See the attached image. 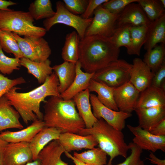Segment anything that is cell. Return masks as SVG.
<instances>
[{"label":"cell","mask_w":165,"mask_h":165,"mask_svg":"<svg viewBox=\"0 0 165 165\" xmlns=\"http://www.w3.org/2000/svg\"><path fill=\"white\" fill-rule=\"evenodd\" d=\"M58 77L54 72L41 86L25 93L17 92L20 88L14 87L5 95L17 111L23 121L28 125L30 121L43 119V114L40 109L42 102L48 96L60 97Z\"/></svg>","instance_id":"obj_1"},{"label":"cell","mask_w":165,"mask_h":165,"mask_svg":"<svg viewBox=\"0 0 165 165\" xmlns=\"http://www.w3.org/2000/svg\"><path fill=\"white\" fill-rule=\"evenodd\" d=\"M120 51L110 37L85 36L80 41L79 61L86 72L94 73L118 59Z\"/></svg>","instance_id":"obj_2"},{"label":"cell","mask_w":165,"mask_h":165,"mask_svg":"<svg viewBox=\"0 0 165 165\" xmlns=\"http://www.w3.org/2000/svg\"><path fill=\"white\" fill-rule=\"evenodd\" d=\"M44 103L42 120L45 127L56 128L61 133L78 134L85 128L72 99L64 100L61 97L53 96Z\"/></svg>","instance_id":"obj_3"},{"label":"cell","mask_w":165,"mask_h":165,"mask_svg":"<svg viewBox=\"0 0 165 165\" xmlns=\"http://www.w3.org/2000/svg\"><path fill=\"white\" fill-rule=\"evenodd\" d=\"M78 134L90 135L94 138L99 147L109 156L108 165H111L113 160L117 156L125 158L127 157L129 146L122 131L114 128L102 118L98 119L91 127L81 129Z\"/></svg>","instance_id":"obj_4"},{"label":"cell","mask_w":165,"mask_h":165,"mask_svg":"<svg viewBox=\"0 0 165 165\" xmlns=\"http://www.w3.org/2000/svg\"><path fill=\"white\" fill-rule=\"evenodd\" d=\"M34 20L28 12L9 9L0 10V30L19 36L43 37L46 33L44 28L34 25Z\"/></svg>","instance_id":"obj_5"},{"label":"cell","mask_w":165,"mask_h":165,"mask_svg":"<svg viewBox=\"0 0 165 165\" xmlns=\"http://www.w3.org/2000/svg\"><path fill=\"white\" fill-rule=\"evenodd\" d=\"M132 67V64L125 60L118 59L95 72L92 79L117 88L129 82Z\"/></svg>","instance_id":"obj_6"},{"label":"cell","mask_w":165,"mask_h":165,"mask_svg":"<svg viewBox=\"0 0 165 165\" xmlns=\"http://www.w3.org/2000/svg\"><path fill=\"white\" fill-rule=\"evenodd\" d=\"M56 9L55 15L43 21L44 28L46 31H49L56 24H63L74 28L80 39H83L87 28L92 21L93 17L85 19L81 16L72 13L66 9L63 2L61 1L56 2Z\"/></svg>","instance_id":"obj_7"},{"label":"cell","mask_w":165,"mask_h":165,"mask_svg":"<svg viewBox=\"0 0 165 165\" xmlns=\"http://www.w3.org/2000/svg\"><path fill=\"white\" fill-rule=\"evenodd\" d=\"M24 57L33 61L40 62L47 59L51 53L47 42L43 37L24 36L13 33Z\"/></svg>","instance_id":"obj_8"},{"label":"cell","mask_w":165,"mask_h":165,"mask_svg":"<svg viewBox=\"0 0 165 165\" xmlns=\"http://www.w3.org/2000/svg\"><path fill=\"white\" fill-rule=\"evenodd\" d=\"M92 21L87 28L85 36L98 35L111 37L116 29L119 14L112 13L101 5L94 12Z\"/></svg>","instance_id":"obj_9"},{"label":"cell","mask_w":165,"mask_h":165,"mask_svg":"<svg viewBox=\"0 0 165 165\" xmlns=\"http://www.w3.org/2000/svg\"><path fill=\"white\" fill-rule=\"evenodd\" d=\"M90 99L93 114L97 119H103L117 130L122 131L124 129L126 120L132 116L131 113L115 111L107 107L100 102L94 94H90Z\"/></svg>","instance_id":"obj_10"},{"label":"cell","mask_w":165,"mask_h":165,"mask_svg":"<svg viewBox=\"0 0 165 165\" xmlns=\"http://www.w3.org/2000/svg\"><path fill=\"white\" fill-rule=\"evenodd\" d=\"M129 130L134 135L133 143L142 150L154 152L158 150L165 152V136H157L138 126L127 125Z\"/></svg>","instance_id":"obj_11"},{"label":"cell","mask_w":165,"mask_h":165,"mask_svg":"<svg viewBox=\"0 0 165 165\" xmlns=\"http://www.w3.org/2000/svg\"><path fill=\"white\" fill-rule=\"evenodd\" d=\"M33 161L29 143H8L3 154L4 165H24Z\"/></svg>","instance_id":"obj_12"},{"label":"cell","mask_w":165,"mask_h":165,"mask_svg":"<svg viewBox=\"0 0 165 165\" xmlns=\"http://www.w3.org/2000/svg\"><path fill=\"white\" fill-rule=\"evenodd\" d=\"M140 94L130 81L114 88V99L119 111L131 113L135 108Z\"/></svg>","instance_id":"obj_13"},{"label":"cell","mask_w":165,"mask_h":165,"mask_svg":"<svg viewBox=\"0 0 165 165\" xmlns=\"http://www.w3.org/2000/svg\"><path fill=\"white\" fill-rule=\"evenodd\" d=\"M154 75L142 59L139 58L134 59L129 81L140 93L151 86Z\"/></svg>","instance_id":"obj_14"},{"label":"cell","mask_w":165,"mask_h":165,"mask_svg":"<svg viewBox=\"0 0 165 165\" xmlns=\"http://www.w3.org/2000/svg\"><path fill=\"white\" fill-rule=\"evenodd\" d=\"M150 22L140 5L138 3L133 2L127 6L119 14L116 27L126 24L148 26Z\"/></svg>","instance_id":"obj_15"},{"label":"cell","mask_w":165,"mask_h":165,"mask_svg":"<svg viewBox=\"0 0 165 165\" xmlns=\"http://www.w3.org/2000/svg\"><path fill=\"white\" fill-rule=\"evenodd\" d=\"M65 151L69 152L82 149H91L98 143L91 135L82 136L71 133H61L57 140Z\"/></svg>","instance_id":"obj_16"},{"label":"cell","mask_w":165,"mask_h":165,"mask_svg":"<svg viewBox=\"0 0 165 165\" xmlns=\"http://www.w3.org/2000/svg\"><path fill=\"white\" fill-rule=\"evenodd\" d=\"M44 127L42 120L37 119L27 127L20 130L2 131L0 133V138L8 143L23 142L30 143Z\"/></svg>","instance_id":"obj_17"},{"label":"cell","mask_w":165,"mask_h":165,"mask_svg":"<svg viewBox=\"0 0 165 165\" xmlns=\"http://www.w3.org/2000/svg\"><path fill=\"white\" fill-rule=\"evenodd\" d=\"M20 116L4 95L0 99V132L10 128L22 129Z\"/></svg>","instance_id":"obj_18"},{"label":"cell","mask_w":165,"mask_h":165,"mask_svg":"<svg viewBox=\"0 0 165 165\" xmlns=\"http://www.w3.org/2000/svg\"><path fill=\"white\" fill-rule=\"evenodd\" d=\"M134 111L138 117V126L148 131L165 118V107L137 108Z\"/></svg>","instance_id":"obj_19"},{"label":"cell","mask_w":165,"mask_h":165,"mask_svg":"<svg viewBox=\"0 0 165 165\" xmlns=\"http://www.w3.org/2000/svg\"><path fill=\"white\" fill-rule=\"evenodd\" d=\"M81 64L78 61L75 64L76 75L72 83L60 97L64 100L72 99L77 94L88 89L90 80L94 73L84 72L81 69Z\"/></svg>","instance_id":"obj_20"},{"label":"cell","mask_w":165,"mask_h":165,"mask_svg":"<svg viewBox=\"0 0 165 165\" xmlns=\"http://www.w3.org/2000/svg\"><path fill=\"white\" fill-rule=\"evenodd\" d=\"M61 133L59 130L53 127H44L41 130L29 143L33 161L38 159L39 153L48 143L58 140Z\"/></svg>","instance_id":"obj_21"},{"label":"cell","mask_w":165,"mask_h":165,"mask_svg":"<svg viewBox=\"0 0 165 165\" xmlns=\"http://www.w3.org/2000/svg\"><path fill=\"white\" fill-rule=\"evenodd\" d=\"M157 106L165 107V90L151 86L140 93L135 109Z\"/></svg>","instance_id":"obj_22"},{"label":"cell","mask_w":165,"mask_h":165,"mask_svg":"<svg viewBox=\"0 0 165 165\" xmlns=\"http://www.w3.org/2000/svg\"><path fill=\"white\" fill-rule=\"evenodd\" d=\"M90 92L89 89H86L77 94L72 99L85 123V128H87L91 127L97 120L92 111Z\"/></svg>","instance_id":"obj_23"},{"label":"cell","mask_w":165,"mask_h":165,"mask_svg":"<svg viewBox=\"0 0 165 165\" xmlns=\"http://www.w3.org/2000/svg\"><path fill=\"white\" fill-rule=\"evenodd\" d=\"M159 43L165 44V14L151 22L148 26L144 49L149 51Z\"/></svg>","instance_id":"obj_24"},{"label":"cell","mask_w":165,"mask_h":165,"mask_svg":"<svg viewBox=\"0 0 165 165\" xmlns=\"http://www.w3.org/2000/svg\"><path fill=\"white\" fill-rule=\"evenodd\" d=\"M65 151L57 140L48 143L39 153L40 165H68L61 159Z\"/></svg>","instance_id":"obj_25"},{"label":"cell","mask_w":165,"mask_h":165,"mask_svg":"<svg viewBox=\"0 0 165 165\" xmlns=\"http://www.w3.org/2000/svg\"><path fill=\"white\" fill-rule=\"evenodd\" d=\"M20 60V65L26 68L28 73L33 75L40 84L43 83L53 73V68L50 66L51 62L49 59L37 62L23 57Z\"/></svg>","instance_id":"obj_26"},{"label":"cell","mask_w":165,"mask_h":165,"mask_svg":"<svg viewBox=\"0 0 165 165\" xmlns=\"http://www.w3.org/2000/svg\"><path fill=\"white\" fill-rule=\"evenodd\" d=\"M59 82L58 90L61 94L66 90L74 81L76 75L75 64L64 61L52 67Z\"/></svg>","instance_id":"obj_27"},{"label":"cell","mask_w":165,"mask_h":165,"mask_svg":"<svg viewBox=\"0 0 165 165\" xmlns=\"http://www.w3.org/2000/svg\"><path fill=\"white\" fill-rule=\"evenodd\" d=\"M114 88L92 79L88 88L90 92H95L100 102L107 107L113 110H119L115 103L113 94Z\"/></svg>","instance_id":"obj_28"},{"label":"cell","mask_w":165,"mask_h":165,"mask_svg":"<svg viewBox=\"0 0 165 165\" xmlns=\"http://www.w3.org/2000/svg\"><path fill=\"white\" fill-rule=\"evenodd\" d=\"M80 38L76 31L67 34L66 36L61 57L64 61L76 64L79 61Z\"/></svg>","instance_id":"obj_29"},{"label":"cell","mask_w":165,"mask_h":165,"mask_svg":"<svg viewBox=\"0 0 165 165\" xmlns=\"http://www.w3.org/2000/svg\"><path fill=\"white\" fill-rule=\"evenodd\" d=\"M147 30L146 26L130 27V44L127 48L128 54L140 56L141 48L145 41Z\"/></svg>","instance_id":"obj_30"},{"label":"cell","mask_w":165,"mask_h":165,"mask_svg":"<svg viewBox=\"0 0 165 165\" xmlns=\"http://www.w3.org/2000/svg\"><path fill=\"white\" fill-rule=\"evenodd\" d=\"M107 154L99 147L94 148L79 153L74 152L73 156L81 162L90 165H106Z\"/></svg>","instance_id":"obj_31"},{"label":"cell","mask_w":165,"mask_h":165,"mask_svg":"<svg viewBox=\"0 0 165 165\" xmlns=\"http://www.w3.org/2000/svg\"><path fill=\"white\" fill-rule=\"evenodd\" d=\"M165 44L160 43L146 51L142 60L154 73L165 61Z\"/></svg>","instance_id":"obj_32"},{"label":"cell","mask_w":165,"mask_h":165,"mask_svg":"<svg viewBox=\"0 0 165 165\" xmlns=\"http://www.w3.org/2000/svg\"><path fill=\"white\" fill-rule=\"evenodd\" d=\"M28 9L31 15L36 20L50 18L55 13L50 0H35L30 4Z\"/></svg>","instance_id":"obj_33"},{"label":"cell","mask_w":165,"mask_h":165,"mask_svg":"<svg viewBox=\"0 0 165 165\" xmlns=\"http://www.w3.org/2000/svg\"><path fill=\"white\" fill-rule=\"evenodd\" d=\"M0 45L2 50L12 53L15 58L20 59L24 57L13 32L0 30Z\"/></svg>","instance_id":"obj_34"},{"label":"cell","mask_w":165,"mask_h":165,"mask_svg":"<svg viewBox=\"0 0 165 165\" xmlns=\"http://www.w3.org/2000/svg\"><path fill=\"white\" fill-rule=\"evenodd\" d=\"M137 2L141 6L150 22L165 14V8L160 0H138Z\"/></svg>","instance_id":"obj_35"},{"label":"cell","mask_w":165,"mask_h":165,"mask_svg":"<svg viewBox=\"0 0 165 165\" xmlns=\"http://www.w3.org/2000/svg\"><path fill=\"white\" fill-rule=\"evenodd\" d=\"M130 24L125 25L116 29L112 36L110 38L113 43L118 48L125 46L127 48L130 41Z\"/></svg>","instance_id":"obj_36"},{"label":"cell","mask_w":165,"mask_h":165,"mask_svg":"<svg viewBox=\"0 0 165 165\" xmlns=\"http://www.w3.org/2000/svg\"><path fill=\"white\" fill-rule=\"evenodd\" d=\"M20 59L10 58L4 54L0 45V71L2 73L10 75L15 70H19L20 66Z\"/></svg>","instance_id":"obj_37"},{"label":"cell","mask_w":165,"mask_h":165,"mask_svg":"<svg viewBox=\"0 0 165 165\" xmlns=\"http://www.w3.org/2000/svg\"><path fill=\"white\" fill-rule=\"evenodd\" d=\"M128 145L130 150V155L123 162L117 165H145L144 161L141 159L143 150L133 142Z\"/></svg>","instance_id":"obj_38"},{"label":"cell","mask_w":165,"mask_h":165,"mask_svg":"<svg viewBox=\"0 0 165 165\" xmlns=\"http://www.w3.org/2000/svg\"><path fill=\"white\" fill-rule=\"evenodd\" d=\"M138 0H108L101 6L110 12L119 14L129 4L137 2Z\"/></svg>","instance_id":"obj_39"},{"label":"cell","mask_w":165,"mask_h":165,"mask_svg":"<svg viewBox=\"0 0 165 165\" xmlns=\"http://www.w3.org/2000/svg\"><path fill=\"white\" fill-rule=\"evenodd\" d=\"M26 82L22 77L10 79L0 73V99L12 88Z\"/></svg>","instance_id":"obj_40"},{"label":"cell","mask_w":165,"mask_h":165,"mask_svg":"<svg viewBox=\"0 0 165 165\" xmlns=\"http://www.w3.org/2000/svg\"><path fill=\"white\" fill-rule=\"evenodd\" d=\"M63 2L66 9L72 13L82 15L87 6L88 0H63Z\"/></svg>","instance_id":"obj_41"},{"label":"cell","mask_w":165,"mask_h":165,"mask_svg":"<svg viewBox=\"0 0 165 165\" xmlns=\"http://www.w3.org/2000/svg\"><path fill=\"white\" fill-rule=\"evenodd\" d=\"M151 86L165 90V61L154 73Z\"/></svg>","instance_id":"obj_42"},{"label":"cell","mask_w":165,"mask_h":165,"mask_svg":"<svg viewBox=\"0 0 165 165\" xmlns=\"http://www.w3.org/2000/svg\"><path fill=\"white\" fill-rule=\"evenodd\" d=\"M108 0H89L88 3L84 13L81 16L85 19H88L92 17L94 11L99 6Z\"/></svg>","instance_id":"obj_43"},{"label":"cell","mask_w":165,"mask_h":165,"mask_svg":"<svg viewBox=\"0 0 165 165\" xmlns=\"http://www.w3.org/2000/svg\"><path fill=\"white\" fill-rule=\"evenodd\" d=\"M148 131L155 135L165 136V118Z\"/></svg>","instance_id":"obj_44"},{"label":"cell","mask_w":165,"mask_h":165,"mask_svg":"<svg viewBox=\"0 0 165 165\" xmlns=\"http://www.w3.org/2000/svg\"><path fill=\"white\" fill-rule=\"evenodd\" d=\"M146 159L149 160L150 162L153 164L157 165H165V160H161L157 157L151 152L149 155L148 158Z\"/></svg>","instance_id":"obj_45"},{"label":"cell","mask_w":165,"mask_h":165,"mask_svg":"<svg viewBox=\"0 0 165 165\" xmlns=\"http://www.w3.org/2000/svg\"><path fill=\"white\" fill-rule=\"evenodd\" d=\"M8 143L0 138V165H4V152L6 146Z\"/></svg>","instance_id":"obj_46"},{"label":"cell","mask_w":165,"mask_h":165,"mask_svg":"<svg viewBox=\"0 0 165 165\" xmlns=\"http://www.w3.org/2000/svg\"><path fill=\"white\" fill-rule=\"evenodd\" d=\"M16 4V3L10 0H0V10H8L9 9V6Z\"/></svg>","instance_id":"obj_47"},{"label":"cell","mask_w":165,"mask_h":165,"mask_svg":"<svg viewBox=\"0 0 165 165\" xmlns=\"http://www.w3.org/2000/svg\"><path fill=\"white\" fill-rule=\"evenodd\" d=\"M64 153L67 157L72 160L75 165H90L84 163L79 160L70 154L69 152L65 151ZM106 165H108L107 164Z\"/></svg>","instance_id":"obj_48"},{"label":"cell","mask_w":165,"mask_h":165,"mask_svg":"<svg viewBox=\"0 0 165 165\" xmlns=\"http://www.w3.org/2000/svg\"><path fill=\"white\" fill-rule=\"evenodd\" d=\"M24 165H40V161L38 159L36 160L29 162Z\"/></svg>","instance_id":"obj_49"},{"label":"cell","mask_w":165,"mask_h":165,"mask_svg":"<svg viewBox=\"0 0 165 165\" xmlns=\"http://www.w3.org/2000/svg\"><path fill=\"white\" fill-rule=\"evenodd\" d=\"M160 1L163 6V7L165 8V0H160Z\"/></svg>","instance_id":"obj_50"}]
</instances>
